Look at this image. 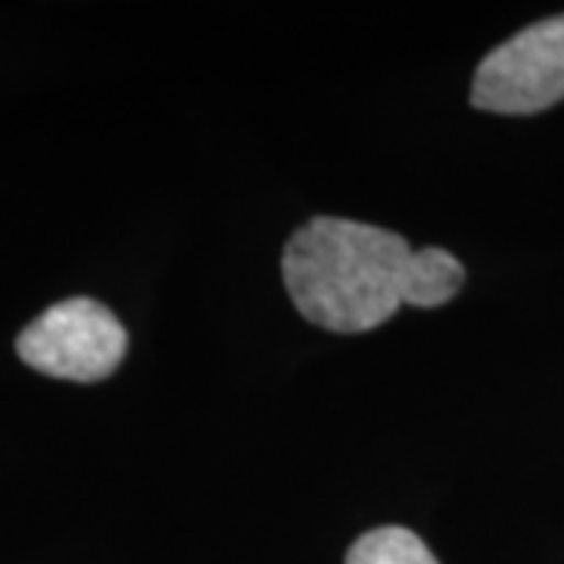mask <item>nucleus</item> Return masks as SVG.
<instances>
[{
    "label": "nucleus",
    "mask_w": 564,
    "mask_h": 564,
    "mask_svg": "<svg viewBox=\"0 0 564 564\" xmlns=\"http://www.w3.org/2000/svg\"><path fill=\"white\" fill-rule=\"evenodd\" d=\"M289 299L333 333H367L399 314L402 304L452 302L464 267L443 248L414 251L399 232L343 217H314L282 254Z\"/></svg>",
    "instance_id": "f257e3e1"
},
{
    "label": "nucleus",
    "mask_w": 564,
    "mask_h": 564,
    "mask_svg": "<svg viewBox=\"0 0 564 564\" xmlns=\"http://www.w3.org/2000/svg\"><path fill=\"white\" fill-rule=\"evenodd\" d=\"M126 329L110 307L95 299H66L32 321L17 339L29 367L73 383H98L126 358Z\"/></svg>",
    "instance_id": "f03ea898"
},
{
    "label": "nucleus",
    "mask_w": 564,
    "mask_h": 564,
    "mask_svg": "<svg viewBox=\"0 0 564 564\" xmlns=\"http://www.w3.org/2000/svg\"><path fill=\"white\" fill-rule=\"evenodd\" d=\"M564 98V13L499 44L477 69L470 101L489 113H540Z\"/></svg>",
    "instance_id": "7ed1b4c3"
},
{
    "label": "nucleus",
    "mask_w": 564,
    "mask_h": 564,
    "mask_svg": "<svg viewBox=\"0 0 564 564\" xmlns=\"http://www.w3.org/2000/svg\"><path fill=\"white\" fill-rule=\"evenodd\" d=\"M345 564H440L417 533L404 527H380L348 549Z\"/></svg>",
    "instance_id": "20e7f679"
}]
</instances>
